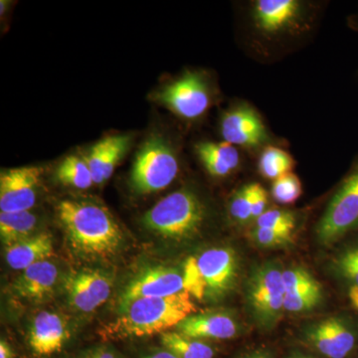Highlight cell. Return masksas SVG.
Wrapping results in <instances>:
<instances>
[{"instance_id":"f546056e","label":"cell","mask_w":358,"mask_h":358,"mask_svg":"<svg viewBox=\"0 0 358 358\" xmlns=\"http://www.w3.org/2000/svg\"><path fill=\"white\" fill-rule=\"evenodd\" d=\"M336 268L352 287L358 288V244L345 250L336 259Z\"/></svg>"},{"instance_id":"ac0fdd59","label":"cell","mask_w":358,"mask_h":358,"mask_svg":"<svg viewBox=\"0 0 358 358\" xmlns=\"http://www.w3.org/2000/svg\"><path fill=\"white\" fill-rule=\"evenodd\" d=\"M58 275L55 264L48 260L40 261L22 271L14 282V293L26 300H44L53 293Z\"/></svg>"},{"instance_id":"5bb4252c","label":"cell","mask_w":358,"mask_h":358,"mask_svg":"<svg viewBox=\"0 0 358 358\" xmlns=\"http://www.w3.org/2000/svg\"><path fill=\"white\" fill-rule=\"evenodd\" d=\"M113 280L100 270H83L66 281L68 300L75 310L91 313L100 308L112 293Z\"/></svg>"},{"instance_id":"8d00e7d4","label":"cell","mask_w":358,"mask_h":358,"mask_svg":"<svg viewBox=\"0 0 358 358\" xmlns=\"http://www.w3.org/2000/svg\"><path fill=\"white\" fill-rule=\"evenodd\" d=\"M241 358H271L268 355L264 352H253L250 353V355H245V357H242Z\"/></svg>"},{"instance_id":"ffe728a7","label":"cell","mask_w":358,"mask_h":358,"mask_svg":"<svg viewBox=\"0 0 358 358\" xmlns=\"http://www.w3.org/2000/svg\"><path fill=\"white\" fill-rule=\"evenodd\" d=\"M195 152L207 173L213 178H227L241 164L239 148L224 141H201L195 145Z\"/></svg>"},{"instance_id":"9a60e30c","label":"cell","mask_w":358,"mask_h":358,"mask_svg":"<svg viewBox=\"0 0 358 358\" xmlns=\"http://www.w3.org/2000/svg\"><path fill=\"white\" fill-rule=\"evenodd\" d=\"M282 280L286 289L284 310L287 312H306L322 301V286L305 268H288L282 272Z\"/></svg>"},{"instance_id":"1f68e13d","label":"cell","mask_w":358,"mask_h":358,"mask_svg":"<svg viewBox=\"0 0 358 358\" xmlns=\"http://www.w3.org/2000/svg\"><path fill=\"white\" fill-rule=\"evenodd\" d=\"M268 192L260 183L255 182L253 196V220H257L267 211Z\"/></svg>"},{"instance_id":"83f0119b","label":"cell","mask_w":358,"mask_h":358,"mask_svg":"<svg viewBox=\"0 0 358 358\" xmlns=\"http://www.w3.org/2000/svg\"><path fill=\"white\" fill-rule=\"evenodd\" d=\"M298 217L293 211L285 209H268L256 220L257 227L268 228V229L292 231L296 227Z\"/></svg>"},{"instance_id":"e0dca14e","label":"cell","mask_w":358,"mask_h":358,"mask_svg":"<svg viewBox=\"0 0 358 358\" xmlns=\"http://www.w3.org/2000/svg\"><path fill=\"white\" fill-rule=\"evenodd\" d=\"M310 343L324 357L345 358L355 345V334L343 320L333 317L324 320L310 331Z\"/></svg>"},{"instance_id":"44dd1931","label":"cell","mask_w":358,"mask_h":358,"mask_svg":"<svg viewBox=\"0 0 358 358\" xmlns=\"http://www.w3.org/2000/svg\"><path fill=\"white\" fill-rule=\"evenodd\" d=\"M53 251L51 235L45 232L39 233L6 247V262L13 270L24 271L40 261L47 260Z\"/></svg>"},{"instance_id":"9c48e42d","label":"cell","mask_w":358,"mask_h":358,"mask_svg":"<svg viewBox=\"0 0 358 358\" xmlns=\"http://www.w3.org/2000/svg\"><path fill=\"white\" fill-rule=\"evenodd\" d=\"M220 134L226 143L250 152H261L272 143L262 115L244 101L233 103L223 113Z\"/></svg>"},{"instance_id":"e575fe53","label":"cell","mask_w":358,"mask_h":358,"mask_svg":"<svg viewBox=\"0 0 358 358\" xmlns=\"http://www.w3.org/2000/svg\"><path fill=\"white\" fill-rule=\"evenodd\" d=\"M348 296H350V303H352L353 308L358 312V288L357 287H350Z\"/></svg>"},{"instance_id":"7402d4cb","label":"cell","mask_w":358,"mask_h":358,"mask_svg":"<svg viewBox=\"0 0 358 358\" xmlns=\"http://www.w3.org/2000/svg\"><path fill=\"white\" fill-rule=\"evenodd\" d=\"M38 218L30 211L1 212L0 236L6 247L33 236Z\"/></svg>"},{"instance_id":"74e56055","label":"cell","mask_w":358,"mask_h":358,"mask_svg":"<svg viewBox=\"0 0 358 358\" xmlns=\"http://www.w3.org/2000/svg\"><path fill=\"white\" fill-rule=\"evenodd\" d=\"M292 358H310V357H294Z\"/></svg>"},{"instance_id":"3957f363","label":"cell","mask_w":358,"mask_h":358,"mask_svg":"<svg viewBox=\"0 0 358 358\" xmlns=\"http://www.w3.org/2000/svg\"><path fill=\"white\" fill-rule=\"evenodd\" d=\"M196 310L192 296L185 291L164 298L138 299L120 308L119 317L101 334L114 341L162 334Z\"/></svg>"},{"instance_id":"7a4b0ae2","label":"cell","mask_w":358,"mask_h":358,"mask_svg":"<svg viewBox=\"0 0 358 358\" xmlns=\"http://www.w3.org/2000/svg\"><path fill=\"white\" fill-rule=\"evenodd\" d=\"M319 6L303 0H255L248 6L249 31L264 48L296 44L313 31Z\"/></svg>"},{"instance_id":"30bf717a","label":"cell","mask_w":358,"mask_h":358,"mask_svg":"<svg viewBox=\"0 0 358 358\" xmlns=\"http://www.w3.org/2000/svg\"><path fill=\"white\" fill-rule=\"evenodd\" d=\"M248 301L254 317L262 326L277 324L284 310L285 289L282 272L274 264L257 268L248 282Z\"/></svg>"},{"instance_id":"6da1fadb","label":"cell","mask_w":358,"mask_h":358,"mask_svg":"<svg viewBox=\"0 0 358 358\" xmlns=\"http://www.w3.org/2000/svg\"><path fill=\"white\" fill-rule=\"evenodd\" d=\"M57 215L70 246L79 255L109 259L122 249L124 232L103 204L90 199H65L57 205Z\"/></svg>"},{"instance_id":"2e32d148","label":"cell","mask_w":358,"mask_h":358,"mask_svg":"<svg viewBox=\"0 0 358 358\" xmlns=\"http://www.w3.org/2000/svg\"><path fill=\"white\" fill-rule=\"evenodd\" d=\"M176 331L187 338L225 341L238 334V324L228 313L202 312L193 313L176 327Z\"/></svg>"},{"instance_id":"d590c367","label":"cell","mask_w":358,"mask_h":358,"mask_svg":"<svg viewBox=\"0 0 358 358\" xmlns=\"http://www.w3.org/2000/svg\"><path fill=\"white\" fill-rule=\"evenodd\" d=\"M348 26L350 29L357 30L358 31V11L357 13L352 14L348 17Z\"/></svg>"},{"instance_id":"8fae6325","label":"cell","mask_w":358,"mask_h":358,"mask_svg":"<svg viewBox=\"0 0 358 358\" xmlns=\"http://www.w3.org/2000/svg\"><path fill=\"white\" fill-rule=\"evenodd\" d=\"M42 169L18 167L2 171L0 176V211H30L35 203L41 181Z\"/></svg>"},{"instance_id":"484cf974","label":"cell","mask_w":358,"mask_h":358,"mask_svg":"<svg viewBox=\"0 0 358 358\" xmlns=\"http://www.w3.org/2000/svg\"><path fill=\"white\" fill-rule=\"evenodd\" d=\"M254 186L255 182L242 186L231 197L228 213L234 222L243 225L253 220Z\"/></svg>"},{"instance_id":"d6a6232c","label":"cell","mask_w":358,"mask_h":358,"mask_svg":"<svg viewBox=\"0 0 358 358\" xmlns=\"http://www.w3.org/2000/svg\"><path fill=\"white\" fill-rule=\"evenodd\" d=\"M136 358H178L166 348H157L145 350L138 353Z\"/></svg>"},{"instance_id":"4fadbf2b","label":"cell","mask_w":358,"mask_h":358,"mask_svg":"<svg viewBox=\"0 0 358 358\" xmlns=\"http://www.w3.org/2000/svg\"><path fill=\"white\" fill-rule=\"evenodd\" d=\"M70 339V331L60 315L41 312L30 326L28 352L33 358H56L64 352Z\"/></svg>"},{"instance_id":"277c9868","label":"cell","mask_w":358,"mask_h":358,"mask_svg":"<svg viewBox=\"0 0 358 358\" xmlns=\"http://www.w3.org/2000/svg\"><path fill=\"white\" fill-rule=\"evenodd\" d=\"M206 217V206L199 195L182 188L159 200L143 215L141 222L157 236L185 241L199 234Z\"/></svg>"},{"instance_id":"d4e9b609","label":"cell","mask_w":358,"mask_h":358,"mask_svg":"<svg viewBox=\"0 0 358 358\" xmlns=\"http://www.w3.org/2000/svg\"><path fill=\"white\" fill-rule=\"evenodd\" d=\"M57 178L63 185L77 189H88L95 185L86 159L72 155L63 160L57 169Z\"/></svg>"},{"instance_id":"52a82bcc","label":"cell","mask_w":358,"mask_h":358,"mask_svg":"<svg viewBox=\"0 0 358 358\" xmlns=\"http://www.w3.org/2000/svg\"><path fill=\"white\" fill-rule=\"evenodd\" d=\"M358 228V155L339 183L320 217L317 235L324 245L333 244Z\"/></svg>"},{"instance_id":"7c38bea8","label":"cell","mask_w":358,"mask_h":358,"mask_svg":"<svg viewBox=\"0 0 358 358\" xmlns=\"http://www.w3.org/2000/svg\"><path fill=\"white\" fill-rule=\"evenodd\" d=\"M183 291L182 272L176 268L157 266L136 275L122 291L120 303L124 307L138 299L164 298Z\"/></svg>"},{"instance_id":"cb8c5ba5","label":"cell","mask_w":358,"mask_h":358,"mask_svg":"<svg viewBox=\"0 0 358 358\" xmlns=\"http://www.w3.org/2000/svg\"><path fill=\"white\" fill-rule=\"evenodd\" d=\"M294 164V157L284 148L270 145L260 152L258 171L264 178L275 181L285 174L292 173Z\"/></svg>"},{"instance_id":"5b68a950","label":"cell","mask_w":358,"mask_h":358,"mask_svg":"<svg viewBox=\"0 0 358 358\" xmlns=\"http://www.w3.org/2000/svg\"><path fill=\"white\" fill-rule=\"evenodd\" d=\"M185 291L200 301H217L236 284L238 260L230 248H212L186 259Z\"/></svg>"},{"instance_id":"f1b7e54d","label":"cell","mask_w":358,"mask_h":358,"mask_svg":"<svg viewBox=\"0 0 358 358\" xmlns=\"http://www.w3.org/2000/svg\"><path fill=\"white\" fill-rule=\"evenodd\" d=\"M251 239L259 246L282 247L293 242L294 232L292 231H282L268 229V228L257 227L250 232Z\"/></svg>"},{"instance_id":"836d02e7","label":"cell","mask_w":358,"mask_h":358,"mask_svg":"<svg viewBox=\"0 0 358 358\" xmlns=\"http://www.w3.org/2000/svg\"><path fill=\"white\" fill-rule=\"evenodd\" d=\"M0 358H16L13 346L4 339H1L0 341Z\"/></svg>"},{"instance_id":"4316f807","label":"cell","mask_w":358,"mask_h":358,"mask_svg":"<svg viewBox=\"0 0 358 358\" xmlns=\"http://www.w3.org/2000/svg\"><path fill=\"white\" fill-rule=\"evenodd\" d=\"M303 194L300 178L293 173L285 174L273 181L272 196L277 203L291 205L296 203Z\"/></svg>"},{"instance_id":"8992f818","label":"cell","mask_w":358,"mask_h":358,"mask_svg":"<svg viewBox=\"0 0 358 358\" xmlns=\"http://www.w3.org/2000/svg\"><path fill=\"white\" fill-rule=\"evenodd\" d=\"M179 160L173 145L160 136H152L141 147L131 171V186L138 194L166 189L178 176Z\"/></svg>"},{"instance_id":"d6986e66","label":"cell","mask_w":358,"mask_h":358,"mask_svg":"<svg viewBox=\"0 0 358 358\" xmlns=\"http://www.w3.org/2000/svg\"><path fill=\"white\" fill-rule=\"evenodd\" d=\"M131 136H112L99 141L87 157L94 183L103 185L109 180L120 160L128 150Z\"/></svg>"},{"instance_id":"603a6c76","label":"cell","mask_w":358,"mask_h":358,"mask_svg":"<svg viewBox=\"0 0 358 358\" xmlns=\"http://www.w3.org/2000/svg\"><path fill=\"white\" fill-rule=\"evenodd\" d=\"M160 345L178 358H214L215 350L204 341L187 338L178 331L160 334Z\"/></svg>"},{"instance_id":"ba28073f","label":"cell","mask_w":358,"mask_h":358,"mask_svg":"<svg viewBox=\"0 0 358 358\" xmlns=\"http://www.w3.org/2000/svg\"><path fill=\"white\" fill-rule=\"evenodd\" d=\"M157 100L179 117L195 121L210 108L213 90L204 73L187 71L160 90Z\"/></svg>"},{"instance_id":"4dcf8cb0","label":"cell","mask_w":358,"mask_h":358,"mask_svg":"<svg viewBox=\"0 0 358 358\" xmlns=\"http://www.w3.org/2000/svg\"><path fill=\"white\" fill-rule=\"evenodd\" d=\"M73 358H126L119 350L108 345L91 346L78 352Z\"/></svg>"}]
</instances>
